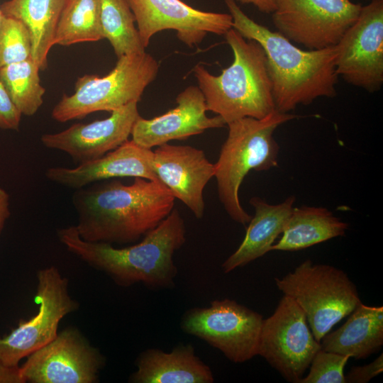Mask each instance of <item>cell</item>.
<instances>
[{
	"mask_svg": "<svg viewBox=\"0 0 383 383\" xmlns=\"http://www.w3.org/2000/svg\"><path fill=\"white\" fill-rule=\"evenodd\" d=\"M174 200L160 181L135 177L131 184L116 179L94 182L72 195L75 228L87 241L133 243L169 216Z\"/></svg>",
	"mask_w": 383,
	"mask_h": 383,
	"instance_id": "6da1fadb",
	"label": "cell"
},
{
	"mask_svg": "<svg viewBox=\"0 0 383 383\" xmlns=\"http://www.w3.org/2000/svg\"><path fill=\"white\" fill-rule=\"evenodd\" d=\"M60 243L90 267L105 273L122 287L141 283L150 289L174 287L178 271L173 256L186 240V226L179 211L169 216L138 243L117 248L83 240L75 226L57 231Z\"/></svg>",
	"mask_w": 383,
	"mask_h": 383,
	"instance_id": "7a4b0ae2",
	"label": "cell"
},
{
	"mask_svg": "<svg viewBox=\"0 0 383 383\" xmlns=\"http://www.w3.org/2000/svg\"><path fill=\"white\" fill-rule=\"evenodd\" d=\"M233 28L265 51L275 109L288 113L319 97L336 95L335 45L321 50H301L277 31L249 18L235 0H225Z\"/></svg>",
	"mask_w": 383,
	"mask_h": 383,
	"instance_id": "3957f363",
	"label": "cell"
},
{
	"mask_svg": "<svg viewBox=\"0 0 383 383\" xmlns=\"http://www.w3.org/2000/svg\"><path fill=\"white\" fill-rule=\"evenodd\" d=\"M224 35L233 51L232 64L217 76L201 65L194 69L206 109L226 124L245 117L262 118L275 109L265 51L233 28Z\"/></svg>",
	"mask_w": 383,
	"mask_h": 383,
	"instance_id": "277c9868",
	"label": "cell"
},
{
	"mask_svg": "<svg viewBox=\"0 0 383 383\" xmlns=\"http://www.w3.org/2000/svg\"><path fill=\"white\" fill-rule=\"evenodd\" d=\"M295 115L276 109L262 118L245 117L228 123V134L214 164L218 199L228 216L246 226L252 216L243 208L239 189L251 170H268L278 165L275 130Z\"/></svg>",
	"mask_w": 383,
	"mask_h": 383,
	"instance_id": "5b68a950",
	"label": "cell"
},
{
	"mask_svg": "<svg viewBox=\"0 0 383 383\" xmlns=\"http://www.w3.org/2000/svg\"><path fill=\"white\" fill-rule=\"evenodd\" d=\"M158 70L157 60L145 52L121 56L108 74L79 77L74 92L62 96L52 111V118L63 123L96 111L112 112L131 102H138Z\"/></svg>",
	"mask_w": 383,
	"mask_h": 383,
	"instance_id": "8992f818",
	"label": "cell"
},
{
	"mask_svg": "<svg viewBox=\"0 0 383 383\" xmlns=\"http://www.w3.org/2000/svg\"><path fill=\"white\" fill-rule=\"evenodd\" d=\"M274 281L278 289L302 309L318 342L361 302L356 286L344 271L311 260Z\"/></svg>",
	"mask_w": 383,
	"mask_h": 383,
	"instance_id": "52a82bcc",
	"label": "cell"
},
{
	"mask_svg": "<svg viewBox=\"0 0 383 383\" xmlns=\"http://www.w3.org/2000/svg\"><path fill=\"white\" fill-rule=\"evenodd\" d=\"M263 318L235 300H213L208 307L184 312L182 330L220 350L234 363H243L258 355Z\"/></svg>",
	"mask_w": 383,
	"mask_h": 383,
	"instance_id": "ba28073f",
	"label": "cell"
},
{
	"mask_svg": "<svg viewBox=\"0 0 383 383\" xmlns=\"http://www.w3.org/2000/svg\"><path fill=\"white\" fill-rule=\"evenodd\" d=\"M35 302L37 313L0 337V362L6 367H19L22 359L52 340L61 320L79 307L70 295L68 279L55 266L38 270Z\"/></svg>",
	"mask_w": 383,
	"mask_h": 383,
	"instance_id": "9c48e42d",
	"label": "cell"
},
{
	"mask_svg": "<svg viewBox=\"0 0 383 383\" xmlns=\"http://www.w3.org/2000/svg\"><path fill=\"white\" fill-rule=\"evenodd\" d=\"M321 348L302 309L284 295L274 313L263 319L257 355L285 380L297 383Z\"/></svg>",
	"mask_w": 383,
	"mask_h": 383,
	"instance_id": "30bf717a",
	"label": "cell"
},
{
	"mask_svg": "<svg viewBox=\"0 0 383 383\" xmlns=\"http://www.w3.org/2000/svg\"><path fill=\"white\" fill-rule=\"evenodd\" d=\"M361 8L350 0H277L272 21L291 42L321 50L338 44Z\"/></svg>",
	"mask_w": 383,
	"mask_h": 383,
	"instance_id": "8fae6325",
	"label": "cell"
},
{
	"mask_svg": "<svg viewBox=\"0 0 383 383\" xmlns=\"http://www.w3.org/2000/svg\"><path fill=\"white\" fill-rule=\"evenodd\" d=\"M19 366L24 383H95L105 358L80 331L69 327Z\"/></svg>",
	"mask_w": 383,
	"mask_h": 383,
	"instance_id": "7c38bea8",
	"label": "cell"
},
{
	"mask_svg": "<svg viewBox=\"0 0 383 383\" xmlns=\"http://www.w3.org/2000/svg\"><path fill=\"white\" fill-rule=\"evenodd\" d=\"M335 47L338 76L368 91L379 90L383 83V0L362 6Z\"/></svg>",
	"mask_w": 383,
	"mask_h": 383,
	"instance_id": "4fadbf2b",
	"label": "cell"
},
{
	"mask_svg": "<svg viewBox=\"0 0 383 383\" xmlns=\"http://www.w3.org/2000/svg\"><path fill=\"white\" fill-rule=\"evenodd\" d=\"M146 48L155 33L172 29L189 47L199 44L208 33L225 35L233 28L230 13L207 12L181 0H126Z\"/></svg>",
	"mask_w": 383,
	"mask_h": 383,
	"instance_id": "5bb4252c",
	"label": "cell"
},
{
	"mask_svg": "<svg viewBox=\"0 0 383 383\" xmlns=\"http://www.w3.org/2000/svg\"><path fill=\"white\" fill-rule=\"evenodd\" d=\"M138 102H131L111 112L109 117L89 123H75L55 133L42 135L47 148L67 153L78 165L101 157L128 140L140 116Z\"/></svg>",
	"mask_w": 383,
	"mask_h": 383,
	"instance_id": "9a60e30c",
	"label": "cell"
},
{
	"mask_svg": "<svg viewBox=\"0 0 383 383\" xmlns=\"http://www.w3.org/2000/svg\"><path fill=\"white\" fill-rule=\"evenodd\" d=\"M153 169L158 181L193 213L204 215V189L214 177V164L202 150L165 143L153 151Z\"/></svg>",
	"mask_w": 383,
	"mask_h": 383,
	"instance_id": "2e32d148",
	"label": "cell"
},
{
	"mask_svg": "<svg viewBox=\"0 0 383 383\" xmlns=\"http://www.w3.org/2000/svg\"><path fill=\"white\" fill-rule=\"evenodd\" d=\"M176 102L174 109L161 116L151 119L140 116L132 128V140L141 147L152 149L226 125L218 115L211 118L206 116V100L199 87H187L178 94Z\"/></svg>",
	"mask_w": 383,
	"mask_h": 383,
	"instance_id": "e0dca14e",
	"label": "cell"
},
{
	"mask_svg": "<svg viewBox=\"0 0 383 383\" xmlns=\"http://www.w3.org/2000/svg\"><path fill=\"white\" fill-rule=\"evenodd\" d=\"M152 162V149L128 140L101 157L75 167L48 168L45 176L50 182L74 189L118 177H141L158 181Z\"/></svg>",
	"mask_w": 383,
	"mask_h": 383,
	"instance_id": "ac0fdd59",
	"label": "cell"
},
{
	"mask_svg": "<svg viewBox=\"0 0 383 383\" xmlns=\"http://www.w3.org/2000/svg\"><path fill=\"white\" fill-rule=\"evenodd\" d=\"M132 383H212L211 368L196 354L191 344L179 343L169 352L149 348L135 360Z\"/></svg>",
	"mask_w": 383,
	"mask_h": 383,
	"instance_id": "d6986e66",
	"label": "cell"
},
{
	"mask_svg": "<svg viewBox=\"0 0 383 383\" xmlns=\"http://www.w3.org/2000/svg\"><path fill=\"white\" fill-rule=\"evenodd\" d=\"M295 200L291 196L280 204H270L258 196L250 199L254 216L248 223L245 235L239 247L222 264L224 273L243 267L271 251L274 242L283 232Z\"/></svg>",
	"mask_w": 383,
	"mask_h": 383,
	"instance_id": "ffe728a7",
	"label": "cell"
},
{
	"mask_svg": "<svg viewBox=\"0 0 383 383\" xmlns=\"http://www.w3.org/2000/svg\"><path fill=\"white\" fill-rule=\"evenodd\" d=\"M348 320L321 339L326 351L365 359L383 345V307L360 302Z\"/></svg>",
	"mask_w": 383,
	"mask_h": 383,
	"instance_id": "44dd1931",
	"label": "cell"
},
{
	"mask_svg": "<svg viewBox=\"0 0 383 383\" xmlns=\"http://www.w3.org/2000/svg\"><path fill=\"white\" fill-rule=\"evenodd\" d=\"M67 0H9L0 6L3 14L23 22L31 39V57L40 70L48 67L57 25Z\"/></svg>",
	"mask_w": 383,
	"mask_h": 383,
	"instance_id": "7402d4cb",
	"label": "cell"
},
{
	"mask_svg": "<svg viewBox=\"0 0 383 383\" xmlns=\"http://www.w3.org/2000/svg\"><path fill=\"white\" fill-rule=\"evenodd\" d=\"M348 223L324 207H296L284 226L282 235L271 250L296 251L343 236Z\"/></svg>",
	"mask_w": 383,
	"mask_h": 383,
	"instance_id": "603a6c76",
	"label": "cell"
},
{
	"mask_svg": "<svg viewBox=\"0 0 383 383\" xmlns=\"http://www.w3.org/2000/svg\"><path fill=\"white\" fill-rule=\"evenodd\" d=\"M100 0H67L59 18L54 45L69 46L104 38Z\"/></svg>",
	"mask_w": 383,
	"mask_h": 383,
	"instance_id": "cb8c5ba5",
	"label": "cell"
},
{
	"mask_svg": "<svg viewBox=\"0 0 383 383\" xmlns=\"http://www.w3.org/2000/svg\"><path fill=\"white\" fill-rule=\"evenodd\" d=\"M100 22L106 38L118 57L145 52L135 16L126 0H100Z\"/></svg>",
	"mask_w": 383,
	"mask_h": 383,
	"instance_id": "d4e9b609",
	"label": "cell"
},
{
	"mask_svg": "<svg viewBox=\"0 0 383 383\" xmlns=\"http://www.w3.org/2000/svg\"><path fill=\"white\" fill-rule=\"evenodd\" d=\"M40 70L32 57L0 68V80L22 115L33 116L43 103Z\"/></svg>",
	"mask_w": 383,
	"mask_h": 383,
	"instance_id": "484cf974",
	"label": "cell"
},
{
	"mask_svg": "<svg viewBox=\"0 0 383 383\" xmlns=\"http://www.w3.org/2000/svg\"><path fill=\"white\" fill-rule=\"evenodd\" d=\"M28 28L19 20L4 15L0 23V68L31 57Z\"/></svg>",
	"mask_w": 383,
	"mask_h": 383,
	"instance_id": "4316f807",
	"label": "cell"
},
{
	"mask_svg": "<svg viewBox=\"0 0 383 383\" xmlns=\"http://www.w3.org/2000/svg\"><path fill=\"white\" fill-rule=\"evenodd\" d=\"M350 357L321 348L314 355L307 376L297 383H346L344 367Z\"/></svg>",
	"mask_w": 383,
	"mask_h": 383,
	"instance_id": "83f0119b",
	"label": "cell"
},
{
	"mask_svg": "<svg viewBox=\"0 0 383 383\" xmlns=\"http://www.w3.org/2000/svg\"><path fill=\"white\" fill-rule=\"evenodd\" d=\"M21 116L0 80V128L6 130H18Z\"/></svg>",
	"mask_w": 383,
	"mask_h": 383,
	"instance_id": "f1b7e54d",
	"label": "cell"
},
{
	"mask_svg": "<svg viewBox=\"0 0 383 383\" xmlns=\"http://www.w3.org/2000/svg\"><path fill=\"white\" fill-rule=\"evenodd\" d=\"M383 370V354L364 366L353 367L345 376L346 382L366 383L379 374Z\"/></svg>",
	"mask_w": 383,
	"mask_h": 383,
	"instance_id": "f546056e",
	"label": "cell"
},
{
	"mask_svg": "<svg viewBox=\"0 0 383 383\" xmlns=\"http://www.w3.org/2000/svg\"><path fill=\"white\" fill-rule=\"evenodd\" d=\"M0 383H24L19 367H9L0 362Z\"/></svg>",
	"mask_w": 383,
	"mask_h": 383,
	"instance_id": "4dcf8cb0",
	"label": "cell"
},
{
	"mask_svg": "<svg viewBox=\"0 0 383 383\" xmlns=\"http://www.w3.org/2000/svg\"><path fill=\"white\" fill-rule=\"evenodd\" d=\"M9 194L0 187V234L1 233L6 220L10 216Z\"/></svg>",
	"mask_w": 383,
	"mask_h": 383,
	"instance_id": "1f68e13d",
	"label": "cell"
},
{
	"mask_svg": "<svg viewBox=\"0 0 383 383\" xmlns=\"http://www.w3.org/2000/svg\"><path fill=\"white\" fill-rule=\"evenodd\" d=\"M242 4H252L259 11L272 13L276 6L277 0H235Z\"/></svg>",
	"mask_w": 383,
	"mask_h": 383,
	"instance_id": "d6a6232c",
	"label": "cell"
},
{
	"mask_svg": "<svg viewBox=\"0 0 383 383\" xmlns=\"http://www.w3.org/2000/svg\"><path fill=\"white\" fill-rule=\"evenodd\" d=\"M3 16H4V14H3L1 10L0 9V23H1V19H2Z\"/></svg>",
	"mask_w": 383,
	"mask_h": 383,
	"instance_id": "836d02e7",
	"label": "cell"
},
{
	"mask_svg": "<svg viewBox=\"0 0 383 383\" xmlns=\"http://www.w3.org/2000/svg\"><path fill=\"white\" fill-rule=\"evenodd\" d=\"M367 1H373V0H367Z\"/></svg>",
	"mask_w": 383,
	"mask_h": 383,
	"instance_id": "e575fe53",
	"label": "cell"
}]
</instances>
